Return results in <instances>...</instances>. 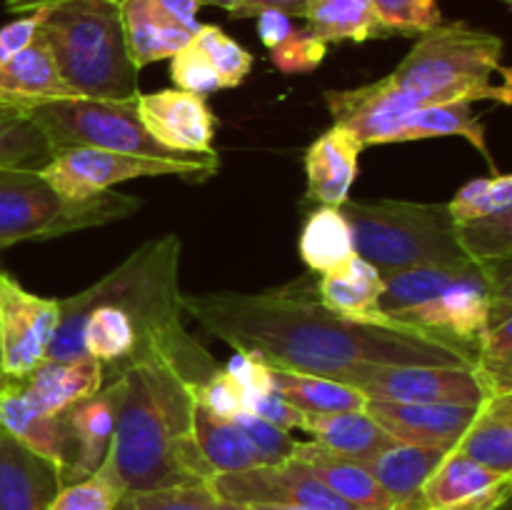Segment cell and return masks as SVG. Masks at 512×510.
<instances>
[{
    "label": "cell",
    "instance_id": "obj_46",
    "mask_svg": "<svg viewBox=\"0 0 512 510\" xmlns=\"http://www.w3.org/2000/svg\"><path fill=\"white\" fill-rule=\"evenodd\" d=\"M195 405L203 408L205 413L215 415V418H228L233 420L243 405V390L235 383L233 375L225 368H215L203 383H198L193 388Z\"/></svg>",
    "mask_w": 512,
    "mask_h": 510
},
{
    "label": "cell",
    "instance_id": "obj_17",
    "mask_svg": "<svg viewBox=\"0 0 512 510\" xmlns=\"http://www.w3.org/2000/svg\"><path fill=\"white\" fill-rule=\"evenodd\" d=\"M0 428L18 443L45 458L65 475L73 463V438L65 415H48L30 400L20 380L0 388Z\"/></svg>",
    "mask_w": 512,
    "mask_h": 510
},
{
    "label": "cell",
    "instance_id": "obj_41",
    "mask_svg": "<svg viewBox=\"0 0 512 510\" xmlns=\"http://www.w3.org/2000/svg\"><path fill=\"white\" fill-rule=\"evenodd\" d=\"M115 510H220V498L210 485H175L123 493Z\"/></svg>",
    "mask_w": 512,
    "mask_h": 510
},
{
    "label": "cell",
    "instance_id": "obj_27",
    "mask_svg": "<svg viewBox=\"0 0 512 510\" xmlns=\"http://www.w3.org/2000/svg\"><path fill=\"white\" fill-rule=\"evenodd\" d=\"M453 450L495 473H512V393L485 395Z\"/></svg>",
    "mask_w": 512,
    "mask_h": 510
},
{
    "label": "cell",
    "instance_id": "obj_10",
    "mask_svg": "<svg viewBox=\"0 0 512 510\" xmlns=\"http://www.w3.org/2000/svg\"><path fill=\"white\" fill-rule=\"evenodd\" d=\"M210 488L220 500L243 505H293L303 510H358L335 495L313 470L298 458L278 465H255L238 473L215 475Z\"/></svg>",
    "mask_w": 512,
    "mask_h": 510
},
{
    "label": "cell",
    "instance_id": "obj_48",
    "mask_svg": "<svg viewBox=\"0 0 512 510\" xmlns=\"http://www.w3.org/2000/svg\"><path fill=\"white\" fill-rule=\"evenodd\" d=\"M245 410L255 413L258 418L268 420V423L278 425V428L288 430V433L290 430H303L305 418H308V413H303V410H298L295 405H290L288 400L280 398L275 390L248 400V403H245Z\"/></svg>",
    "mask_w": 512,
    "mask_h": 510
},
{
    "label": "cell",
    "instance_id": "obj_38",
    "mask_svg": "<svg viewBox=\"0 0 512 510\" xmlns=\"http://www.w3.org/2000/svg\"><path fill=\"white\" fill-rule=\"evenodd\" d=\"M450 218L455 225L473 223L500 210H512V175L495 173L490 178H478L465 183L448 203Z\"/></svg>",
    "mask_w": 512,
    "mask_h": 510
},
{
    "label": "cell",
    "instance_id": "obj_2",
    "mask_svg": "<svg viewBox=\"0 0 512 510\" xmlns=\"http://www.w3.org/2000/svg\"><path fill=\"white\" fill-rule=\"evenodd\" d=\"M115 430L105 460L125 493L210 485L193 433V380L163 358H140L113 370Z\"/></svg>",
    "mask_w": 512,
    "mask_h": 510
},
{
    "label": "cell",
    "instance_id": "obj_30",
    "mask_svg": "<svg viewBox=\"0 0 512 510\" xmlns=\"http://www.w3.org/2000/svg\"><path fill=\"white\" fill-rule=\"evenodd\" d=\"M270 380H273V390L280 398H285L290 405L308 415L365 410V403H368V398L355 385L335 378H323V375L295 373V370L270 365Z\"/></svg>",
    "mask_w": 512,
    "mask_h": 510
},
{
    "label": "cell",
    "instance_id": "obj_55",
    "mask_svg": "<svg viewBox=\"0 0 512 510\" xmlns=\"http://www.w3.org/2000/svg\"><path fill=\"white\" fill-rule=\"evenodd\" d=\"M220 510H255L253 505L243 503H228V500H220Z\"/></svg>",
    "mask_w": 512,
    "mask_h": 510
},
{
    "label": "cell",
    "instance_id": "obj_15",
    "mask_svg": "<svg viewBox=\"0 0 512 510\" xmlns=\"http://www.w3.org/2000/svg\"><path fill=\"white\" fill-rule=\"evenodd\" d=\"M512 473H495L448 450L420 490L423 510H505Z\"/></svg>",
    "mask_w": 512,
    "mask_h": 510
},
{
    "label": "cell",
    "instance_id": "obj_12",
    "mask_svg": "<svg viewBox=\"0 0 512 510\" xmlns=\"http://www.w3.org/2000/svg\"><path fill=\"white\" fill-rule=\"evenodd\" d=\"M355 388L368 400L390 403H448L475 405L485 398L473 368H443V365H395L383 368Z\"/></svg>",
    "mask_w": 512,
    "mask_h": 510
},
{
    "label": "cell",
    "instance_id": "obj_9",
    "mask_svg": "<svg viewBox=\"0 0 512 510\" xmlns=\"http://www.w3.org/2000/svg\"><path fill=\"white\" fill-rule=\"evenodd\" d=\"M503 285H510V260L483 265L435 298L393 315L390 323L410 325L475 350L480 330L488 325L493 293Z\"/></svg>",
    "mask_w": 512,
    "mask_h": 510
},
{
    "label": "cell",
    "instance_id": "obj_59",
    "mask_svg": "<svg viewBox=\"0 0 512 510\" xmlns=\"http://www.w3.org/2000/svg\"><path fill=\"white\" fill-rule=\"evenodd\" d=\"M500 3H505V5H510V3H512V0H500Z\"/></svg>",
    "mask_w": 512,
    "mask_h": 510
},
{
    "label": "cell",
    "instance_id": "obj_34",
    "mask_svg": "<svg viewBox=\"0 0 512 510\" xmlns=\"http://www.w3.org/2000/svg\"><path fill=\"white\" fill-rule=\"evenodd\" d=\"M193 433L205 463L210 465L215 475L238 473V470L263 465L255 445L250 443V438L235 420L215 418V415L205 413L203 408L195 405Z\"/></svg>",
    "mask_w": 512,
    "mask_h": 510
},
{
    "label": "cell",
    "instance_id": "obj_58",
    "mask_svg": "<svg viewBox=\"0 0 512 510\" xmlns=\"http://www.w3.org/2000/svg\"><path fill=\"white\" fill-rule=\"evenodd\" d=\"M108 3H113V5H123L125 0H108Z\"/></svg>",
    "mask_w": 512,
    "mask_h": 510
},
{
    "label": "cell",
    "instance_id": "obj_11",
    "mask_svg": "<svg viewBox=\"0 0 512 510\" xmlns=\"http://www.w3.org/2000/svg\"><path fill=\"white\" fill-rule=\"evenodd\" d=\"M60 323V300L30 293L0 270V343L8 380H25L45 360Z\"/></svg>",
    "mask_w": 512,
    "mask_h": 510
},
{
    "label": "cell",
    "instance_id": "obj_14",
    "mask_svg": "<svg viewBox=\"0 0 512 510\" xmlns=\"http://www.w3.org/2000/svg\"><path fill=\"white\" fill-rule=\"evenodd\" d=\"M143 128L178 155H215V118L205 98L168 88L135 98Z\"/></svg>",
    "mask_w": 512,
    "mask_h": 510
},
{
    "label": "cell",
    "instance_id": "obj_21",
    "mask_svg": "<svg viewBox=\"0 0 512 510\" xmlns=\"http://www.w3.org/2000/svg\"><path fill=\"white\" fill-rule=\"evenodd\" d=\"M73 438V463L65 470L63 485L93 475L103 465L115 430V393L103 385L95 395L80 400L65 413Z\"/></svg>",
    "mask_w": 512,
    "mask_h": 510
},
{
    "label": "cell",
    "instance_id": "obj_18",
    "mask_svg": "<svg viewBox=\"0 0 512 510\" xmlns=\"http://www.w3.org/2000/svg\"><path fill=\"white\" fill-rule=\"evenodd\" d=\"M63 475L0 428V510H50Z\"/></svg>",
    "mask_w": 512,
    "mask_h": 510
},
{
    "label": "cell",
    "instance_id": "obj_3",
    "mask_svg": "<svg viewBox=\"0 0 512 510\" xmlns=\"http://www.w3.org/2000/svg\"><path fill=\"white\" fill-rule=\"evenodd\" d=\"M13 13H38L63 83L78 98H138V68L125 48L120 5L108 0H8Z\"/></svg>",
    "mask_w": 512,
    "mask_h": 510
},
{
    "label": "cell",
    "instance_id": "obj_24",
    "mask_svg": "<svg viewBox=\"0 0 512 510\" xmlns=\"http://www.w3.org/2000/svg\"><path fill=\"white\" fill-rule=\"evenodd\" d=\"M445 453L448 450L393 443L360 463L370 470V475L378 480L380 488L398 505V510H423L420 490Z\"/></svg>",
    "mask_w": 512,
    "mask_h": 510
},
{
    "label": "cell",
    "instance_id": "obj_28",
    "mask_svg": "<svg viewBox=\"0 0 512 510\" xmlns=\"http://www.w3.org/2000/svg\"><path fill=\"white\" fill-rule=\"evenodd\" d=\"M510 285L493 293L488 325L475 340L473 373L485 395L512 393V305Z\"/></svg>",
    "mask_w": 512,
    "mask_h": 510
},
{
    "label": "cell",
    "instance_id": "obj_6",
    "mask_svg": "<svg viewBox=\"0 0 512 510\" xmlns=\"http://www.w3.org/2000/svg\"><path fill=\"white\" fill-rule=\"evenodd\" d=\"M138 208L135 198L110 190L88 200H68L50 188L40 170H0V250L108 225Z\"/></svg>",
    "mask_w": 512,
    "mask_h": 510
},
{
    "label": "cell",
    "instance_id": "obj_36",
    "mask_svg": "<svg viewBox=\"0 0 512 510\" xmlns=\"http://www.w3.org/2000/svg\"><path fill=\"white\" fill-rule=\"evenodd\" d=\"M53 155L45 133L25 110L0 115V170H40Z\"/></svg>",
    "mask_w": 512,
    "mask_h": 510
},
{
    "label": "cell",
    "instance_id": "obj_16",
    "mask_svg": "<svg viewBox=\"0 0 512 510\" xmlns=\"http://www.w3.org/2000/svg\"><path fill=\"white\" fill-rule=\"evenodd\" d=\"M475 408L448 403H390V400L365 403V413L393 440L438 450L455 448Z\"/></svg>",
    "mask_w": 512,
    "mask_h": 510
},
{
    "label": "cell",
    "instance_id": "obj_1",
    "mask_svg": "<svg viewBox=\"0 0 512 510\" xmlns=\"http://www.w3.org/2000/svg\"><path fill=\"white\" fill-rule=\"evenodd\" d=\"M203 330L273 368L358 385L395 365L473 368L475 350L410 325L355 323L313 298L273 293L183 295Z\"/></svg>",
    "mask_w": 512,
    "mask_h": 510
},
{
    "label": "cell",
    "instance_id": "obj_20",
    "mask_svg": "<svg viewBox=\"0 0 512 510\" xmlns=\"http://www.w3.org/2000/svg\"><path fill=\"white\" fill-rule=\"evenodd\" d=\"M20 383L43 413L65 415L75 403L103 388L105 365L90 355L78 360H43Z\"/></svg>",
    "mask_w": 512,
    "mask_h": 510
},
{
    "label": "cell",
    "instance_id": "obj_44",
    "mask_svg": "<svg viewBox=\"0 0 512 510\" xmlns=\"http://www.w3.org/2000/svg\"><path fill=\"white\" fill-rule=\"evenodd\" d=\"M328 53V43L320 40L318 35L310 33L308 28H295L288 38L270 50V60L275 68L285 75L313 73Z\"/></svg>",
    "mask_w": 512,
    "mask_h": 510
},
{
    "label": "cell",
    "instance_id": "obj_49",
    "mask_svg": "<svg viewBox=\"0 0 512 510\" xmlns=\"http://www.w3.org/2000/svg\"><path fill=\"white\" fill-rule=\"evenodd\" d=\"M38 13H25L23 18L13 20V23L0 25V63L13 58L15 53L33 43L35 33H38Z\"/></svg>",
    "mask_w": 512,
    "mask_h": 510
},
{
    "label": "cell",
    "instance_id": "obj_33",
    "mask_svg": "<svg viewBox=\"0 0 512 510\" xmlns=\"http://www.w3.org/2000/svg\"><path fill=\"white\" fill-rule=\"evenodd\" d=\"M300 258L315 273H330L355 258L353 230L340 208L320 205L300 230Z\"/></svg>",
    "mask_w": 512,
    "mask_h": 510
},
{
    "label": "cell",
    "instance_id": "obj_31",
    "mask_svg": "<svg viewBox=\"0 0 512 510\" xmlns=\"http://www.w3.org/2000/svg\"><path fill=\"white\" fill-rule=\"evenodd\" d=\"M303 430L313 435L315 443H320L323 448L353 460H365L385 450L388 445L398 443L365 410L308 415Z\"/></svg>",
    "mask_w": 512,
    "mask_h": 510
},
{
    "label": "cell",
    "instance_id": "obj_42",
    "mask_svg": "<svg viewBox=\"0 0 512 510\" xmlns=\"http://www.w3.org/2000/svg\"><path fill=\"white\" fill-rule=\"evenodd\" d=\"M388 35H420L443 23L438 0H368Z\"/></svg>",
    "mask_w": 512,
    "mask_h": 510
},
{
    "label": "cell",
    "instance_id": "obj_37",
    "mask_svg": "<svg viewBox=\"0 0 512 510\" xmlns=\"http://www.w3.org/2000/svg\"><path fill=\"white\" fill-rule=\"evenodd\" d=\"M458 243L475 263L490 265L510 260L512 255V210H500L473 223L455 225Z\"/></svg>",
    "mask_w": 512,
    "mask_h": 510
},
{
    "label": "cell",
    "instance_id": "obj_57",
    "mask_svg": "<svg viewBox=\"0 0 512 510\" xmlns=\"http://www.w3.org/2000/svg\"><path fill=\"white\" fill-rule=\"evenodd\" d=\"M8 110H15V105H5V103H0V115L8 113Z\"/></svg>",
    "mask_w": 512,
    "mask_h": 510
},
{
    "label": "cell",
    "instance_id": "obj_39",
    "mask_svg": "<svg viewBox=\"0 0 512 510\" xmlns=\"http://www.w3.org/2000/svg\"><path fill=\"white\" fill-rule=\"evenodd\" d=\"M123 493V485L115 478L110 463L103 460L93 475L63 485L50 503V510H115Z\"/></svg>",
    "mask_w": 512,
    "mask_h": 510
},
{
    "label": "cell",
    "instance_id": "obj_25",
    "mask_svg": "<svg viewBox=\"0 0 512 510\" xmlns=\"http://www.w3.org/2000/svg\"><path fill=\"white\" fill-rule=\"evenodd\" d=\"M318 295V303L340 318L355 320V323L388 325V320L380 315L383 273L358 255L340 268L323 273Z\"/></svg>",
    "mask_w": 512,
    "mask_h": 510
},
{
    "label": "cell",
    "instance_id": "obj_53",
    "mask_svg": "<svg viewBox=\"0 0 512 510\" xmlns=\"http://www.w3.org/2000/svg\"><path fill=\"white\" fill-rule=\"evenodd\" d=\"M210 3V5H218V8H225L228 13H233L235 8H240V5L245 3V0H203V5Z\"/></svg>",
    "mask_w": 512,
    "mask_h": 510
},
{
    "label": "cell",
    "instance_id": "obj_23",
    "mask_svg": "<svg viewBox=\"0 0 512 510\" xmlns=\"http://www.w3.org/2000/svg\"><path fill=\"white\" fill-rule=\"evenodd\" d=\"M293 458L308 465L335 495L348 500L358 510H398V505L388 498V493L380 488L378 480L360 460L333 453L315 440H305V443L298 440Z\"/></svg>",
    "mask_w": 512,
    "mask_h": 510
},
{
    "label": "cell",
    "instance_id": "obj_8",
    "mask_svg": "<svg viewBox=\"0 0 512 510\" xmlns=\"http://www.w3.org/2000/svg\"><path fill=\"white\" fill-rule=\"evenodd\" d=\"M218 170V155H185V158H148V155L113 153L95 148H68L53 155L40 175L68 200H88L108 193L113 185L138 178L205 180Z\"/></svg>",
    "mask_w": 512,
    "mask_h": 510
},
{
    "label": "cell",
    "instance_id": "obj_43",
    "mask_svg": "<svg viewBox=\"0 0 512 510\" xmlns=\"http://www.w3.org/2000/svg\"><path fill=\"white\" fill-rule=\"evenodd\" d=\"M170 78L178 85V90L200 95V98H205L210 93H218V90H225L218 70L213 68V63L205 58V53L193 40L170 58Z\"/></svg>",
    "mask_w": 512,
    "mask_h": 510
},
{
    "label": "cell",
    "instance_id": "obj_32",
    "mask_svg": "<svg viewBox=\"0 0 512 510\" xmlns=\"http://www.w3.org/2000/svg\"><path fill=\"white\" fill-rule=\"evenodd\" d=\"M473 103H435L415 108L403 118L398 128V143H413V140L425 138H448V135H458L465 138L495 170V160L488 150V140H485V125L483 120L475 118Z\"/></svg>",
    "mask_w": 512,
    "mask_h": 510
},
{
    "label": "cell",
    "instance_id": "obj_4",
    "mask_svg": "<svg viewBox=\"0 0 512 510\" xmlns=\"http://www.w3.org/2000/svg\"><path fill=\"white\" fill-rule=\"evenodd\" d=\"M503 40L468 23H440L420 33L413 50L388 75L420 105L493 100L510 105V70L503 65Z\"/></svg>",
    "mask_w": 512,
    "mask_h": 510
},
{
    "label": "cell",
    "instance_id": "obj_51",
    "mask_svg": "<svg viewBox=\"0 0 512 510\" xmlns=\"http://www.w3.org/2000/svg\"><path fill=\"white\" fill-rule=\"evenodd\" d=\"M308 0H245L240 8H235L233 18H255L263 10H280L290 18H303V10Z\"/></svg>",
    "mask_w": 512,
    "mask_h": 510
},
{
    "label": "cell",
    "instance_id": "obj_40",
    "mask_svg": "<svg viewBox=\"0 0 512 510\" xmlns=\"http://www.w3.org/2000/svg\"><path fill=\"white\" fill-rule=\"evenodd\" d=\"M193 43L218 70L223 88H238L253 70V55L218 25H200L198 33L193 35Z\"/></svg>",
    "mask_w": 512,
    "mask_h": 510
},
{
    "label": "cell",
    "instance_id": "obj_47",
    "mask_svg": "<svg viewBox=\"0 0 512 510\" xmlns=\"http://www.w3.org/2000/svg\"><path fill=\"white\" fill-rule=\"evenodd\" d=\"M225 370L235 378V383L243 390V405L248 400L258 398V395L270 393L273 390V380H270V365L265 360L255 358V355L235 350L233 358L225 363ZM245 410V408H243Z\"/></svg>",
    "mask_w": 512,
    "mask_h": 510
},
{
    "label": "cell",
    "instance_id": "obj_50",
    "mask_svg": "<svg viewBox=\"0 0 512 510\" xmlns=\"http://www.w3.org/2000/svg\"><path fill=\"white\" fill-rule=\"evenodd\" d=\"M255 18H258L260 40H263V45L268 50H273L275 45L283 43V40L295 30L293 18L280 13V10H263V13H258Z\"/></svg>",
    "mask_w": 512,
    "mask_h": 510
},
{
    "label": "cell",
    "instance_id": "obj_22",
    "mask_svg": "<svg viewBox=\"0 0 512 510\" xmlns=\"http://www.w3.org/2000/svg\"><path fill=\"white\" fill-rule=\"evenodd\" d=\"M78 98L63 83L48 45L35 33L33 43L0 63V103L25 108L45 100Z\"/></svg>",
    "mask_w": 512,
    "mask_h": 510
},
{
    "label": "cell",
    "instance_id": "obj_54",
    "mask_svg": "<svg viewBox=\"0 0 512 510\" xmlns=\"http://www.w3.org/2000/svg\"><path fill=\"white\" fill-rule=\"evenodd\" d=\"M255 510H303V508H293V505H273V503H260L253 505Z\"/></svg>",
    "mask_w": 512,
    "mask_h": 510
},
{
    "label": "cell",
    "instance_id": "obj_29",
    "mask_svg": "<svg viewBox=\"0 0 512 510\" xmlns=\"http://www.w3.org/2000/svg\"><path fill=\"white\" fill-rule=\"evenodd\" d=\"M483 265L475 260H463V263L450 265H418V268L395 270V273H383V295H380V315L390 323V318L413 305L425 303L450 288L458 280L468 278Z\"/></svg>",
    "mask_w": 512,
    "mask_h": 510
},
{
    "label": "cell",
    "instance_id": "obj_13",
    "mask_svg": "<svg viewBox=\"0 0 512 510\" xmlns=\"http://www.w3.org/2000/svg\"><path fill=\"white\" fill-rule=\"evenodd\" d=\"M325 103L335 125L350 130L363 148L398 143V128L405 115L423 108L413 93L395 88L388 75L360 88L328 90Z\"/></svg>",
    "mask_w": 512,
    "mask_h": 510
},
{
    "label": "cell",
    "instance_id": "obj_7",
    "mask_svg": "<svg viewBox=\"0 0 512 510\" xmlns=\"http://www.w3.org/2000/svg\"><path fill=\"white\" fill-rule=\"evenodd\" d=\"M20 110H25L43 130L53 153L68 148H95L163 160L185 158L170 153L143 128L135 98H60L25 105Z\"/></svg>",
    "mask_w": 512,
    "mask_h": 510
},
{
    "label": "cell",
    "instance_id": "obj_26",
    "mask_svg": "<svg viewBox=\"0 0 512 510\" xmlns=\"http://www.w3.org/2000/svg\"><path fill=\"white\" fill-rule=\"evenodd\" d=\"M125 48L135 68L173 58L193 40V33L175 23L155 0H125L120 5Z\"/></svg>",
    "mask_w": 512,
    "mask_h": 510
},
{
    "label": "cell",
    "instance_id": "obj_5",
    "mask_svg": "<svg viewBox=\"0 0 512 510\" xmlns=\"http://www.w3.org/2000/svg\"><path fill=\"white\" fill-rule=\"evenodd\" d=\"M340 213L353 230L355 255L380 273L473 260L458 243L448 203H413L383 198L345 200Z\"/></svg>",
    "mask_w": 512,
    "mask_h": 510
},
{
    "label": "cell",
    "instance_id": "obj_45",
    "mask_svg": "<svg viewBox=\"0 0 512 510\" xmlns=\"http://www.w3.org/2000/svg\"><path fill=\"white\" fill-rule=\"evenodd\" d=\"M233 420L243 428V433L248 435L250 443L255 445L263 465H278L285 463L288 458H293V450L298 440H295L288 430L258 418V415L250 413V410H240Z\"/></svg>",
    "mask_w": 512,
    "mask_h": 510
},
{
    "label": "cell",
    "instance_id": "obj_35",
    "mask_svg": "<svg viewBox=\"0 0 512 510\" xmlns=\"http://www.w3.org/2000/svg\"><path fill=\"white\" fill-rule=\"evenodd\" d=\"M308 20L305 28L325 43H365L373 38H385L383 25L375 18L368 0H308L303 10Z\"/></svg>",
    "mask_w": 512,
    "mask_h": 510
},
{
    "label": "cell",
    "instance_id": "obj_52",
    "mask_svg": "<svg viewBox=\"0 0 512 510\" xmlns=\"http://www.w3.org/2000/svg\"><path fill=\"white\" fill-rule=\"evenodd\" d=\"M170 18L178 25H183L190 33H198V10L203 8V0H155Z\"/></svg>",
    "mask_w": 512,
    "mask_h": 510
},
{
    "label": "cell",
    "instance_id": "obj_19",
    "mask_svg": "<svg viewBox=\"0 0 512 510\" xmlns=\"http://www.w3.org/2000/svg\"><path fill=\"white\" fill-rule=\"evenodd\" d=\"M360 153L363 145L358 143L350 130L333 128L325 130L308 150H305V175H308V195L320 205L340 208L350 198L360 170Z\"/></svg>",
    "mask_w": 512,
    "mask_h": 510
},
{
    "label": "cell",
    "instance_id": "obj_56",
    "mask_svg": "<svg viewBox=\"0 0 512 510\" xmlns=\"http://www.w3.org/2000/svg\"><path fill=\"white\" fill-rule=\"evenodd\" d=\"M8 383V378H5V370H3V343H0V388Z\"/></svg>",
    "mask_w": 512,
    "mask_h": 510
}]
</instances>
